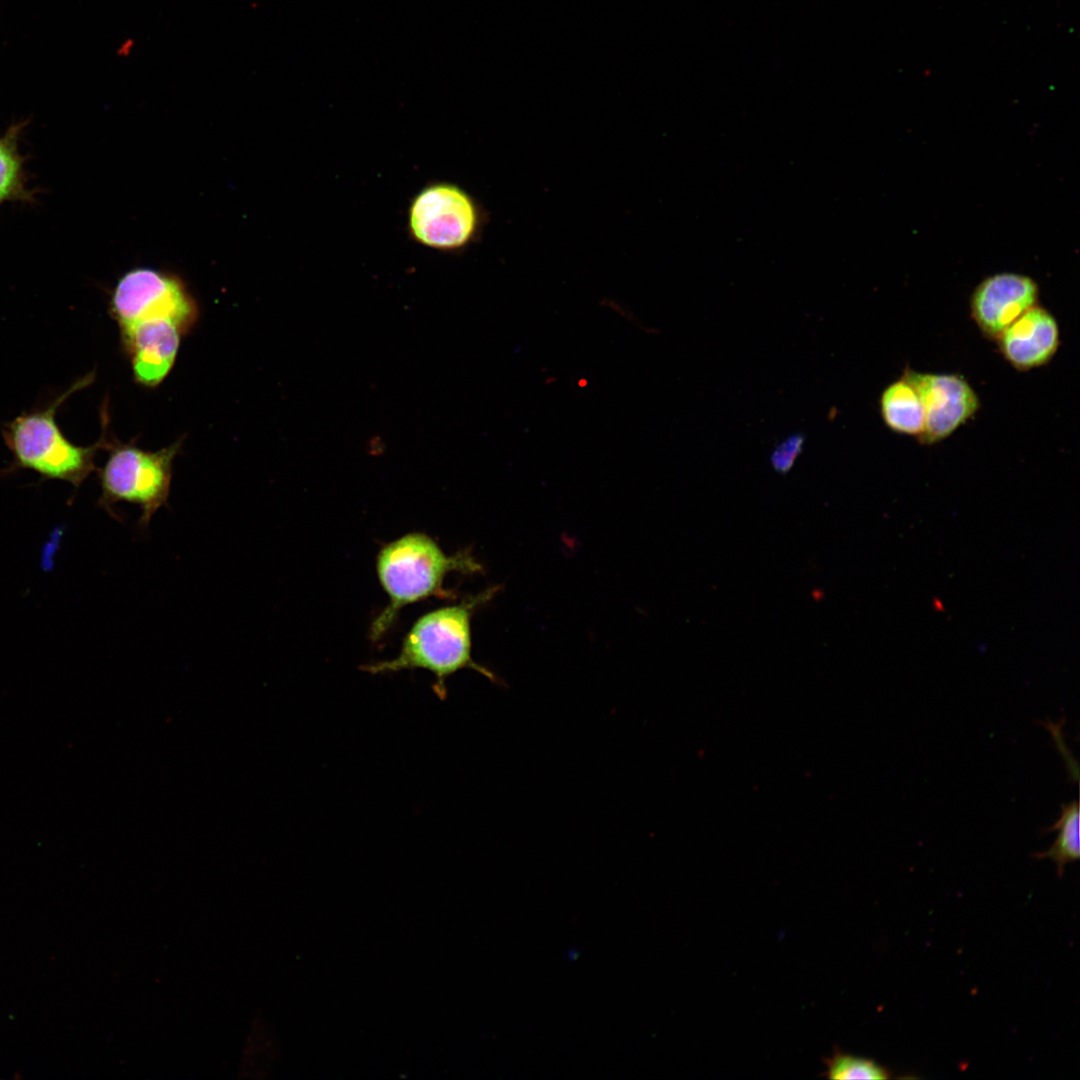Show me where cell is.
Here are the masks:
<instances>
[{
	"mask_svg": "<svg viewBox=\"0 0 1080 1080\" xmlns=\"http://www.w3.org/2000/svg\"><path fill=\"white\" fill-rule=\"evenodd\" d=\"M134 47H135V41L133 39H131V38H128L125 41H123L121 43V45L119 46L118 51H117L118 55L121 56V57H129L132 54V52L134 50Z\"/></svg>",
	"mask_w": 1080,
	"mask_h": 1080,
	"instance_id": "16",
	"label": "cell"
},
{
	"mask_svg": "<svg viewBox=\"0 0 1080 1080\" xmlns=\"http://www.w3.org/2000/svg\"><path fill=\"white\" fill-rule=\"evenodd\" d=\"M488 213L470 192L450 181L425 184L411 198L407 233L420 246L442 253H461L478 242Z\"/></svg>",
	"mask_w": 1080,
	"mask_h": 1080,
	"instance_id": "4",
	"label": "cell"
},
{
	"mask_svg": "<svg viewBox=\"0 0 1080 1080\" xmlns=\"http://www.w3.org/2000/svg\"><path fill=\"white\" fill-rule=\"evenodd\" d=\"M499 589L500 586L490 587L458 604L422 615L406 634L396 657L361 669L370 674L424 669L435 675L433 689L441 700L447 696V678L462 669H472L495 684H503L491 670L476 662L471 652L472 616Z\"/></svg>",
	"mask_w": 1080,
	"mask_h": 1080,
	"instance_id": "1",
	"label": "cell"
},
{
	"mask_svg": "<svg viewBox=\"0 0 1080 1080\" xmlns=\"http://www.w3.org/2000/svg\"><path fill=\"white\" fill-rule=\"evenodd\" d=\"M880 413L886 426L896 433L919 437L923 432L925 412L922 401L903 377L883 390Z\"/></svg>",
	"mask_w": 1080,
	"mask_h": 1080,
	"instance_id": "11",
	"label": "cell"
},
{
	"mask_svg": "<svg viewBox=\"0 0 1080 1080\" xmlns=\"http://www.w3.org/2000/svg\"><path fill=\"white\" fill-rule=\"evenodd\" d=\"M120 329L137 383L155 387L172 369L180 341L187 332L176 322L145 320Z\"/></svg>",
	"mask_w": 1080,
	"mask_h": 1080,
	"instance_id": "9",
	"label": "cell"
},
{
	"mask_svg": "<svg viewBox=\"0 0 1080 1080\" xmlns=\"http://www.w3.org/2000/svg\"><path fill=\"white\" fill-rule=\"evenodd\" d=\"M93 380L91 372L44 409L23 412L3 425L2 437L13 455L15 468L31 469L43 478L66 481L75 487L95 470L96 453L112 443L106 433L91 446H77L65 437L56 421V412L65 400Z\"/></svg>",
	"mask_w": 1080,
	"mask_h": 1080,
	"instance_id": "3",
	"label": "cell"
},
{
	"mask_svg": "<svg viewBox=\"0 0 1080 1080\" xmlns=\"http://www.w3.org/2000/svg\"><path fill=\"white\" fill-rule=\"evenodd\" d=\"M1037 283L1019 273H997L985 278L970 299L971 316L982 334L991 339L1038 301Z\"/></svg>",
	"mask_w": 1080,
	"mask_h": 1080,
	"instance_id": "8",
	"label": "cell"
},
{
	"mask_svg": "<svg viewBox=\"0 0 1080 1080\" xmlns=\"http://www.w3.org/2000/svg\"><path fill=\"white\" fill-rule=\"evenodd\" d=\"M367 448L376 451L377 454L378 450L382 451L383 448H385V445L383 444V441L379 436H374L369 440Z\"/></svg>",
	"mask_w": 1080,
	"mask_h": 1080,
	"instance_id": "17",
	"label": "cell"
},
{
	"mask_svg": "<svg viewBox=\"0 0 1080 1080\" xmlns=\"http://www.w3.org/2000/svg\"><path fill=\"white\" fill-rule=\"evenodd\" d=\"M1004 358L1017 370H1030L1047 364L1059 346V326L1055 317L1037 304L996 339Z\"/></svg>",
	"mask_w": 1080,
	"mask_h": 1080,
	"instance_id": "10",
	"label": "cell"
},
{
	"mask_svg": "<svg viewBox=\"0 0 1080 1080\" xmlns=\"http://www.w3.org/2000/svg\"><path fill=\"white\" fill-rule=\"evenodd\" d=\"M1058 830L1052 846L1043 852L1033 853L1036 859H1050L1056 864L1057 875L1061 877L1067 864L1080 858L1079 805L1073 800L1061 806L1059 818L1046 829L1047 832Z\"/></svg>",
	"mask_w": 1080,
	"mask_h": 1080,
	"instance_id": "12",
	"label": "cell"
},
{
	"mask_svg": "<svg viewBox=\"0 0 1080 1080\" xmlns=\"http://www.w3.org/2000/svg\"><path fill=\"white\" fill-rule=\"evenodd\" d=\"M803 443L804 437L800 434L791 435L782 441L770 457L774 470L780 474L789 472L802 451Z\"/></svg>",
	"mask_w": 1080,
	"mask_h": 1080,
	"instance_id": "15",
	"label": "cell"
},
{
	"mask_svg": "<svg viewBox=\"0 0 1080 1080\" xmlns=\"http://www.w3.org/2000/svg\"><path fill=\"white\" fill-rule=\"evenodd\" d=\"M824 1062V1075L829 1079L885 1080L892 1077V1072L889 1069L874 1060L845 1053L838 1049H835L833 1054L826 1058Z\"/></svg>",
	"mask_w": 1080,
	"mask_h": 1080,
	"instance_id": "14",
	"label": "cell"
},
{
	"mask_svg": "<svg viewBox=\"0 0 1080 1080\" xmlns=\"http://www.w3.org/2000/svg\"><path fill=\"white\" fill-rule=\"evenodd\" d=\"M110 313L119 328L145 320L165 319L188 332L198 318L197 304L174 274L136 268L117 282L110 301Z\"/></svg>",
	"mask_w": 1080,
	"mask_h": 1080,
	"instance_id": "6",
	"label": "cell"
},
{
	"mask_svg": "<svg viewBox=\"0 0 1080 1080\" xmlns=\"http://www.w3.org/2000/svg\"><path fill=\"white\" fill-rule=\"evenodd\" d=\"M181 440L157 451H146L117 441L99 471L100 505L108 512L118 502L137 504L139 523L146 527L153 515L167 503L173 461Z\"/></svg>",
	"mask_w": 1080,
	"mask_h": 1080,
	"instance_id": "5",
	"label": "cell"
},
{
	"mask_svg": "<svg viewBox=\"0 0 1080 1080\" xmlns=\"http://www.w3.org/2000/svg\"><path fill=\"white\" fill-rule=\"evenodd\" d=\"M482 569L472 554H446L427 534L412 532L387 544L378 552L376 571L389 603L373 621L370 635L378 640L391 628L406 605L431 596L448 597L443 583L450 572L477 573Z\"/></svg>",
	"mask_w": 1080,
	"mask_h": 1080,
	"instance_id": "2",
	"label": "cell"
},
{
	"mask_svg": "<svg viewBox=\"0 0 1080 1080\" xmlns=\"http://www.w3.org/2000/svg\"><path fill=\"white\" fill-rule=\"evenodd\" d=\"M902 377L914 387L924 407V429L917 437L922 444L947 438L979 409L977 393L959 375L905 369Z\"/></svg>",
	"mask_w": 1080,
	"mask_h": 1080,
	"instance_id": "7",
	"label": "cell"
},
{
	"mask_svg": "<svg viewBox=\"0 0 1080 1080\" xmlns=\"http://www.w3.org/2000/svg\"><path fill=\"white\" fill-rule=\"evenodd\" d=\"M21 129L22 124L14 125L0 137V203L32 199L31 192L26 188L23 157L17 147Z\"/></svg>",
	"mask_w": 1080,
	"mask_h": 1080,
	"instance_id": "13",
	"label": "cell"
}]
</instances>
